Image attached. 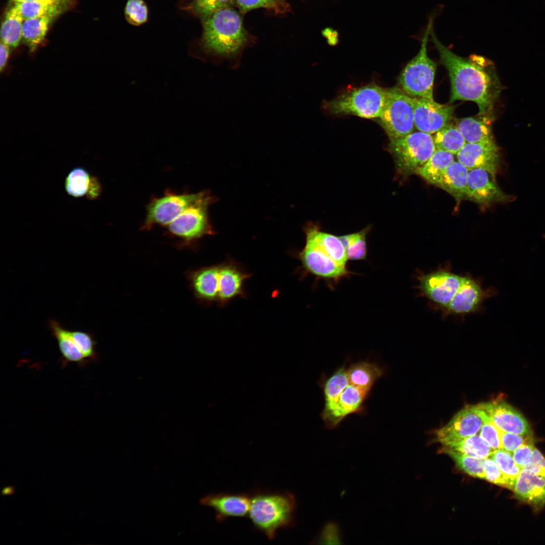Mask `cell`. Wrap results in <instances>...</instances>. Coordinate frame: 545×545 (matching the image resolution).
Listing matches in <instances>:
<instances>
[{"instance_id": "6da1fadb", "label": "cell", "mask_w": 545, "mask_h": 545, "mask_svg": "<svg viewBox=\"0 0 545 545\" xmlns=\"http://www.w3.org/2000/svg\"><path fill=\"white\" fill-rule=\"evenodd\" d=\"M430 34L448 72L451 86L450 102L471 101L477 105L478 115H493V106L502 89L493 63L478 55L458 56L439 41L432 28Z\"/></svg>"}, {"instance_id": "7a4b0ae2", "label": "cell", "mask_w": 545, "mask_h": 545, "mask_svg": "<svg viewBox=\"0 0 545 545\" xmlns=\"http://www.w3.org/2000/svg\"><path fill=\"white\" fill-rule=\"evenodd\" d=\"M201 45L217 62L228 61L231 69L240 66L239 56L248 37L239 14L231 7L219 10L202 19Z\"/></svg>"}, {"instance_id": "3957f363", "label": "cell", "mask_w": 545, "mask_h": 545, "mask_svg": "<svg viewBox=\"0 0 545 545\" xmlns=\"http://www.w3.org/2000/svg\"><path fill=\"white\" fill-rule=\"evenodd\" d=\"M249 494L248 517L254 527L269 539L275 538L278 529L294 525L297 504L293 494L255 489Z\"/></svg>"}, {"instance_id": "277c9868", "label": "cell", "mask_w": 545, "mask_h": 545, "mask_svg": "<svg viewBox=\"0 0 545 545\" xmlns=\"http://www.w3.org/2000/svg\"><path fill=\"white\" fill-rule=\"evenodd\" d=\"M435 149L431 134L419 131L390 140L388 145L397 172L403 177L415 174Z\"/></svg>"}, {"instance_id": "5b68a950", "label": "cell", "mask_w": 545, "mask_h": 545, "mask_svg": "<svg viewBox=\"0 0 545 545\" xmlns=\"http://www.w3.org/2000/svg\"><path fill=\"white\" fill-rule=\"evenodd\" d=\"M431 26L432 21L430 20L418 53L406 65L399 77L402 90L412 97L434 100L433 88L437 64L427 53Z\"/></svg>"}, {"instance_id": "8992f818", "label": "cell", "mask_w": 545, "mask_h": 545, "mask_svg": "<svg viewBox=\"0 0 545 545\" xmlns=\"http://www.w3.org/2000/svg\"><path fill=\"white\" fill-rule=\"evenodd\" d=\"M387 89L367 85L342 93L326 104L335 114L352 115L362 118H379L385 103Z\"/></svg>"}, {"instance_id": "52a82bcc", "label": "cell", "mask_w": 545, "mask_h": 545, "mask_svg": "<svg viewBox=\"0 0 545 545\" xmlns=\"http://www.w3.org/2000/svg\"><path fill=\"white\" fill-rule=\"evenodd\" d=\"M378 119L390 140L413 132V97L396 87L387 89L385 103Z\"/></svg>"}, {"instance_id": "ba28073f", "label": "cell", "mask_w": 545, "mask_h": 545, "mask_svg": "<svg viewBox=\"0 0 545 545\" xmlns=\"http://www.w3.org/2000/svg\"><path fill=\"white\" fill-rule=\"evenodd\" d=\"M305 238L303 248L293 253L301 263L299 270L302 278L310 275L323 280L332 288L352 274L347 267L339 265L326 255L310 236L306 235Z\"/></svg>"}, {"instance_id": "9c48e42d", "label": "cell", "mask_w": 545, "mask_h": 545, "mask_svg": "<svg viewBox=\"0 0 545 545\" xmlns=\"http://www.w3.org/2000/svg\"><path fill=\"white\" fill-rule=\"evenodd\" d=\"M214 197L205 191L203 195L167 226L169 233L186 242L214 234L208 216V207Z\"/></svg>"}, {"instance_id": "30bf717a", "label": "cell", "mask_w": 545, "mask_h": 545, "mask_svg": "<svg viewBox=\"0 0 545 545\" xmlns=\"http://www.w3.org/2000/svg\"><path fill=\"white\" fill-rule=\"evenodd\" d=\"M204 192L205 191L195 193H168L161 197L153 199L147 206L143 228L149 230L156 225L167 226L198 201Z\"/></svg>"}, {"instance_id": "8fae6325", "label": "cell", "mask_w": 545, "mask_h": 545, "mask_svg": "<svg viewBox=\"0 0 545 545\" xmlns=\"http://www.w3.org/2000/svg\"><path fill=\"white\" fill-rule=\"evenodd\" d=\"M449 266L427 274H419L416 286L420 294L444 310L448 306L462 283L463 276L453 273Z\"/></svg>"}, {"instance_id": "7c38bea8", "label": "cell", "mask_w": 545, "mask_h": 545, "mask_svg": "<svg viewBox=\"0 0 545 545\" xmlns=\"http://www.w3.org/2000/svg\"><path fill=\"white\" fill-rule=\"evenodd\" d=\"M489 417L478 405H467L458 412L448 423L436 430L437 440L445 446L477 434Z\"/></svg>"}, {"instance_id": "4fadbf2b", "label": "cell", "mask_w": 545, "mask_h": 545, "mask_svg": "<svg viewBox=\"0 0 545 545\" xmlns=\"http://www.w3.org/2000/svg\"><path fill=\"white\" fill-rule=\"evenodd\" d=\"M496 294L493 288L484 290L480 283L470 276H463L461 284L448 306L446 314L463 315L478 311L484 301Z\"/></svg>"}, {"instance_id": "5bb4252c", "label": "cell", "mask_w": 545, "mask_h": 545, "mask_svg": "<svg viewBox=\"0 0 545 545\" xmlns=\"http://www.w3.org/2000/svg\"><path fill=\"white\" fill-rule=\"evenodd\" d=\"M457 160L468 170L482 169L496 180L500 169V149L496 142L467 143L456 154Z\"/></svg>"}, {"instance_id": "9a60e30c", "label": "cell", "mask_w": 545, "mask_h": 545, "mask_svg": "<svg viewBox=\"0 0 545 545\" xmlns=\"http://www.w3.org/2000/svg\"><path fill=\"white\" fill-rule=\"evenodd\" d=\"M454 109L453 105L440 104L434 100L413 97L415 127L418 131L434 134L451 122Z\"/></svg>"}, {"instance_id": "2e32d148", "label": "cell", "mask_w": 545, "mask_h": 545, "mask_svg": "<svg viewBox=\"0 0 545 545\" xmlns=\"http://www.w3.org/2000/svg\"><path fill=\"white\" fill-rule=\"evenodd\" d=\"M501 430L531 435L530 425L522 414L501 398L477 404Z\"/></svg>"}, {"instance_id": "e0dca14e", "label": "cell", "mask_w": 545, "mask_h": 545, "mask_svg": "<svg viewBox=\"0 0 545 545\" xmlns=\"http://www.w3.org/2000/svg\"><path fill=\"white\" fill-rule=\"evenodd\" d=\"M467 199L481 205H489L512 200V196L504 193L497 186L490 173L482 169L469 170Z\"/></svg>"}, {"instance_id": "ac0fdd59", "label": "cell", "mask_w": 545, "mask_h": 545, "mask_svg": "<svg viewBox=\"0 0 545 545\" xmlns=\"http://www.w3.org/2000/svg\"><path fill=\"white\" fill-rule=\"evenodd\" d=\"M201 503L212 508L217 521L222 522L230 517H248L250 496L249 493H221L205 497Z\"/></svg>"}, {"instance_id": "d6986e66", "label": "cell", "mask_w": 545, "mask_h": 545, "mask_svg": "<svg viewBox=\"0 0 545 545\" xmlns=\"http://www.w3.org/2000/svg\"><path fill=\"white\" fill-rule=\"evenodd\" d=\"M518 500L536 509L545 505V479L522 469L513 490Z\"/></svg>"}, {"instance_id": "ffe728a7", "label": "cell", "mask_w": 545, "mask_h": 545, "mask_svg": "<svg viewBox=\"0 0 545 545\" xmlns=\"http://www.w3.org/2000/svg\"><path fill=\"white\" fill-rule=\"evenodd\" d=\"M349 384L347 368L343 365L321 383L324 405L321 417L325 427L330 429L333 415L338 407L340 395Z\"/></svg>"}, {"instance_id": "44dd1931", "label": "cell", "mask_w": 545, "mask_h": 545, "mask_svg": "<svg viewBox=\"0 0 545 545\" xmlns=\"http://www.w3.org/2000/svg\"><path fill=\"white\" fill-rule=\"evenodd\" d=\"M370 391L349 383L340 395L330 429L336 428L344 418L351 414L363 413V404Z\"/></svg>"}, {"instance_id": "7402d4cb", "label": "cell", "mask_w": 545, "mask_h": 545, "mask_svg": "<svg viewBox=\"0 0 545 545\" xmlns=\"http://www.w3.org/2000/svg\"><path fill=\"white\" fill-rule=\"evenodd\" d=\"M493 115L454 119L457 126L467 143H483L494 141L492 123Z\"/></svg>"}, {"instance_id": "603a6c76", "label": "cell", "mask_w": 545, "mask_h": 545, "mask_svg": "<svg viewBox=\"0 0 545 545\" xmlns=\"http://www.w3.org/2000/svg\"><path fill=\"white\" fill-rule=\"evenodd\" d=\"M469 170L462 164L454 161L441 175L435 186L451 195L459 203L467 199Z\"/></svg>"}, {"instance_id": "cb8c5ba5", "label": "cell", "mask_w": 545, "mask_h": 545, "mask_svg": "<svg viewBox=\"0 0 545 545\" xmlns=\"http://www.w3.org/2000/svg\"><path fill=\"white\" fill-rule=\"evenodd\" d=\"M49 331L57 340L61 354V363L65 366L68 363H76L84 367L90 362L82 354L72 340L70 330L64 328L57 320L52 319L48 323Z\"/></svg>"}, {"instance_id": "d4e9b609", "label": "cell", "mask_w": 545, "mask_h": 545, "mask_svg": "<svg viewBox=\"0 0 545 545\" xmlns=\"http://www.w3.org/2000/svg\"><path fill=\"white\" fill-rule=\"evenodd\" d=\"M71 0H40L16 3L10 8L23 20L45 16L56 17L66 10Z\"/></svg>"}, {"instance_id": "484cf974", "label": "cell", "mask_w": 545, "mask_h": 545, "mask_svg": "<svg viewBox=\"0 0 545 545\" xmlns=\"http://www.w3.org/2000/svg\"><path fill=\"white\" fill-rule=\"evenodd\" d=\"M305 231V235L310 236L331 258L339 265L347 267L348 259L346 251L339 236L322 232L315 226L307 227Z\"/></svg>"}, {"instance_id": "4316f807", "label": "cell", "mask_w": 545, "mask_h": 545, "mask_svg": "<svg viewBox=\"0 0 545 545\" xmlns=\"http://www.w3.org/2000/svg\"><path fill=\"white\" fill-rule=\"evenodd\" d=\"M217 270V265H215L201 268L192 274L191 283L198 298L208 303L217 302L215 282Z\"/></svg>"}, {"instance_id": "83f0119b", "label": "cell", "mask_w": 545, "mask_h": 545, "mask_svg": "<svg viewBox=\"0 0 545 545\" xmlns=\"http://www.w3.org/2000/svg\"><path fill=\"white\" fill-rule=\"evenodd\" d=\"M347 372L349 384L371 391L383 375L384 370L377 364L366 360L351 364Z\"/></svg>"}, {"instance_id": "f1b7e54d", "label": "cell", "mask_w": 545, "mask_h": 545, "mask_svg": "<svg viewBox=\"0 0 545 545\" xmlns=\"http://www.w3.org/2000/svg\"><path fill=\"white\" fill-rule=\"evenodd\" d=\"M54 18L45 16L23 20L22 39L31 51H34L44 40Z\"/></svg>"}, {"instance_id": "f546056e", "label": "cell", "mask_w": 545, "mask_h": 545, "mask_svg": "<svg viewBox=\"0 0 545 545\" xmlns=\"http://www.w3.org/2000/svg\"><path fill=\"white\" fill-rule=\"evenodd\" d=\"M454 161V155L440 149H435L428 160L416 172L428 183L435 185L442 174Z\"/></svg>"}, {"instance_id": "4dcf8cb0", "label": "cell", "mask_w": 545, "mask_h": 545, "mask_svg": "<svg viewBox=\"0 0 545 545\" xmlns=\"http://www.w3.org/2000/svg\"><path fill=\"white\" fill-rule=\"evenodd\" d=\"M433 134L435 148L453 155H456L466 143L457 126L451 122Z\"/></svg>"}, {"instance_id": "1f68e13d", "label": "cell", "mask_w": 545, "mask_h": 545, "mask_svg": "<svg viewBox=\"0 0 545 545\" xmlns=\"http://www.w3.org/2000/svg\"><path fill=\"white\" fill-rule=\"evenodd\" d=\"M445 446L472 457L482 459L488 458L495 451L478 434L449 443Z\"/></svg>"}, {"instance_id": "d6a6232c", "label": "cell", "mask_w": 545, "mask_h": 545, "mask_svg": "<svg viewBox=\"0 0 545 545\" xmlns=\"http://www.w3.org/2000/svg\"><path fill=\"white\" fill-rule=\"evenodd\" d=\"M23 20L10 9L6 13L1 25V41L10 48L17 47L22 39Z\"/></svg>"}, {"instance_id": "836d02e7", "label": "cell", "mask_w": 545, "mask_h": 545, "mask_svg": "<svg viewBox=\"0 0 545 545\" xmlns=\"http://www.w3.org/2000/svg\"><path fill=\"white\" fill-rule=\"evenodd\" d=\"M496 462L505 481V488L513 490L521 469L514 462L512 453L503 449L495 450L490 455Z\"/></svg>"}, {"instance_id": "e575fe53", "label": "cell", "mask_w": 545, "mask_h": 545, "mask_svg": "<svg viewBox=\"0 0 545 545\" xmlns=\"http://www.w3.org/2000/svg\"><path fill=\"white\" fill-rule=\"evenodd\" d=\"M366 228L359 232L339 236L346 251L348 260H365L367 259Z\"/></svg>"}, {"instance_id": "d590c367", "label": "cell", "mask_w": 545, "mask_h": 545, "mask_svg": "<svg viewBox=\"0 0 545 545\" xmlns=\"http://www.w3.org/2000/svg\"><path fill=\"white\" fill-rule=\"evenodd\" d=\"M443 452L451 457L457 466L466 473L474 477L485 479L484 459L474 458L446 447Z\"/></svg>"}, {"instance_id": "8d00e7d4", "label": "cell", "mask_w": 545, "mask_h": 545, "mask_svg": "<svg viewBox=\"0 0 545 545\" xmlns=\"http://www.w3.org/2000/svg\"><path fill=\"white\" fill-rule=\"evenodd\" d=\"M90 179L89 174L85 169L80 167L74 168L66 178V191L73 197H81L87 193Z\"/></svg>"}, {"instance_id": "74e56055", "label": "cell", "mask_w": 545, "mask_h": 545, "mask_svg": "<svg viewBox=\"0 0 545 545\" xmlns=\"http://www.w3.org/2000/svg\"><path fill=\"white\" fill-rule=\"evenodd\" d=\"M70 335L84 357L90 363L96 362L98 355L96 350V342L92 334L82 331H70Z\"/></svg>"}, {"instance_id": "f35d334b", "label": "cell", "mask_w": 545, "mask_h": 545, "mask_svg": "<svg viewBox=\"0 0 545 545\" xmlns=\"http://www.w3.org/2000/svg\"><path fill=\"white\" fill-rule=\"evenodd\" d=\"M148 10L143 0H128L125 8V16L131 25L140 26L146 22Z\"/></svg>"}, {"instance_id": "ab89813d", "label": "cell", "mask_w": 545, "mask_h": 545, "mask_svg": "<svg viewBox=\"0 0 545 545\" xmlns=\"http://www.w3.org/2000/svg\"><path fill=\"white\" fill-rule=\"evenodd\" d=\"M236 4L243 12L250 10L265 8L272 10L275 12L283 13L287 10V5L282 0H234Z\"/></svg>"}, {"instance_id": "60d3db41", "label": "cell", "mask_w": 545, "mask_h": 545, "mask_svg": "<svg viewBox=\"0 0 545 545\" xmlns=\"http://www.w3.org/2000/svg\"><path fill=\"white\" fill-rule=\"evenodd\" d=\"M233 0H194L191 9L202 19L221 9L230 7Z\"/></svg>"}, {"instance_id": "b9f144b4", "label": "cell", "mask_w": 545, "mask_h": 545, "mask_svg": "<svg viewBox=\"0 0 545 545\" xmlns=\"http://www.w3.org/2000/svg\"><path fill=\"white\" fill-rule=\"evenodd\" d=\"M479 435L494 450L502 449L500 429L489 417L483 423L479 431Z\"/></svg>"}, {"instance_id": "7bdbcfd3", "label": "cell", "mask_w": 545, "mask_h": 545, "mask_svg": "<svg viewBox=\"0 0 545 545\" xmlns=\"http://www.w3.org/2000/svg\"><path fill=\"white\" fill-rule=\"evenodd\" d=\"M500 435L502 449L512 453L523 444L532 442V435H524L500 429Z\"/></svg>"}, {"instance_id": "ee69618b", "label": "cell", "mask_w": 545, "mask_h": 545, "mask_svg": "<svg viewBox=\"0 0 545 545\" xmlns=\"http://www.w3.org/2000/svg\"><path fill=\"white\" fill-rule=\"evenodd\" d=\"M340 537L338 525L331 522L323 527L315 539V542L321 544H339L341 540Z\"/></svg>"}, {"instance_id": "f6af8a7d", "label": "cell", "mask_w": 545, "mask_h": 545, "mask_svg": "<svg viewBox=\"0 0 545 545\" xmlns=\"http://www.w3.org/2000/svg\"><path fill=\"white\" fill-rule=\"evenodd\" d=\"M534 448L533 442L526 443L512 453L514 462L521 469L531 462Z\"/></svg>"}, {"instance_id": "bcb514c9", "label": "cell", "mask_w": 545, "mask_h": 545, "mask_svg": "<svg viewBox=\"0 0 545 545\" xmlns=\"http://www.w3.org/2000/svg\"><path fill=\"white\" fill-rule=\"evenodd\" d=\"M483 468L485 479L494 484L505 487V481L503 475L492 458L484 459Z\"/></svg>"}, {"instance_id": "7dc6e473", "label": "cell", "mask_w": 545, "mask_h": 545, "mask_svg": "<svg viewBox=\"0 0 545 545\" xmlns=\"http://www.w3.org/2000/svg\"><path fill=\"white\" fill-rule=\"evenodd\" d=\"M522 469H527L545 479V458L535 447L531 462Z\"/></svg>"}, {"instance_id": "c3c4849f", "label": "cell", "mask_w": 545, "mask_h": 545, "mask_svg": "<svg viewBox=\"0 0 545 545\" xmlns=\"http://www.w3.org/2000/svg\"><path fill=\"white\" fill-rule=\"evenodd\" d=\"M101 191V186L97 179L94 177L90 178L86 194L87 198L90 200L97 199L100 195Z\"/></svg>"}, {"instance_id": "681fc988", "label": "cell", "mask_w": 545, "mask_h": 545, "mask_svg": "<svg viewBox=\"0 0 545 545\" xmlns=\"http://www.w3.org/2000/svg\"><path fill=\"white\" fill-rule=\"evenodd\" d=\"M10 53V47L1 41L0 44V70L2 71L6 67Z\"/></svg>"}, {"instance_id": "f907efd6", "label": "cell", "mask_w": 545, "mask_h": 545, "mask_svg": "<svg viewBox=\"0 0 545 545\" xmlns=\"http://www.w3.org/2000/svg\"><path fill=\"white\" fill-rule=\"evenodd\" d=\"M15 488L13 486L10 485L4 487L2 490V495L4 496H9L14 494Z\"/></svg>"}, {"instance_id": "816d5d0a", "label": "cell", "mask_w": 545, "mask_h": 545, "mask_svg": "<svg viewBox=\"0 0 545 545\" xmlns=\"http://www.w3.org/2000/svg\"><path fill=\"white\" fill-rule=\"evenodd\" d=\"M11 1L12 2H13L14 3H23V2H33V1H40V0H11Z\"/></svg>"}]
</instances>
